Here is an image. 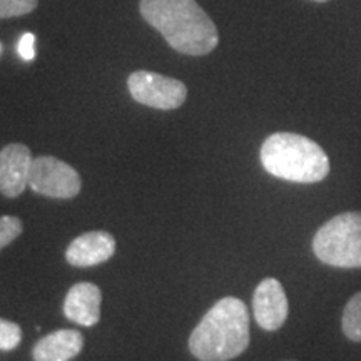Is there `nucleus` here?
Returning a JSON list of instances; mask_svg holds the SVG:
<instances>
[{
  "label": "nucleus",
  "mask_w": 361,
  "mask_h": 361,
  "mask_svg": "<svg viewBox=\"0 0 361 361\" xmlns=\"http://www.w3.org/2000/svg\"><path fill=\"white\" fill-rule=\"evenodd\" d=\"M139 8L174 51L206 56L218 47V29L196 0H141Z\"/></svg>",
  "instance_id": "1"
},
{
  "label": "nucleus",
  "mask_w": 361,
  "mask_h": 361,
  "mask_svg": "<svg viewBox=\"0 0 361 361\" xmlns=\"http://www.w3.org/2000/svg\"><path fill=\"white\" fill-rule=\"evenodd\" d=\"M250 346V313L241 300H219L194 328L189 350L200 361H229Z\"/></svg>",
  "instance_id": "2"
},
{
  "label": "nucleus",
  "mask_w": 361,
  "mask_h": 361,
  "mask_svg": "<svg viewBox=\"0 0 361 361\" xmlns=\"http://www.w3.org/2000/svg\"><path fill=\"white\" fill-rule=\"evenodd\" d=\"M259 156L271 176L291 183H319L329 174V159L323 147L300 134H271Z\"/></svg>",
  "instance_id": "3"
},
{
  "label": "nucleus",
  "mask_w": 361,
  "mask_h": 361,
  "mask_svg": "<svg viewBox=\"0 0 361 361\" xmlns=\"http://www.w3.org/2000/svg\"><path fill=\"white\" fill-rule=\"evenodd\" d=\"M322 263L335 268H361V213H343L326 221L313 238Z\"/></svg>",
  "instance_id": "4"
},
{
  "label": "nucleus",
  "mask_w": 361,
  "mask_h": 361,
  "mask_svg": "<svg viewBox=\"0 0 361 361\" xmlns=\"http://www.w3.org/2000/svg\"><path fill=\"white\" fill-rule=\"evenodd\" d=\"M128 87L135 102L161 111L178 109L186 102L188 89L180 80L149 71L129 75Z\"/></svg>",
  "instance_id": "5"
},
{
  "label": "nucleus",
  "mask_w": 361,
  "mask_h": 361,
  "mask_svg": "<svg viewBox=\"0 0 361 361\" xmlns=\"http://www.w3.org/2000/svg\"><path fill=\"white\" fill-rule=\"evenodd\" d=\"M29 186L42 196L71 200L80 191V178L78 171L71 168L67 162L52 156H40L32 162Z\"/></svg>",
  "instance_id": "6"
},
{
  "label": "nucleus",
  "mask_w": 361,
  "mask_h": 361,
  "mask_svg": "<svg viewBox=\"0 0 361 361\" xmlns=\"http://www.w3.org/2000/svg\"><path fill=\"white\" fill-rule=\"evenodd\" d=\"M288 298L281 283L266 278L258 284L252 296L255 319L266 331H276L288 318Z\"/></svg>",
  "instance_id": "7"
},
{
  "label": "nucleus",
  "mask_w": 361,
  "mask_h": 361,
  "mask_svg": "<svg viewBox=\"0 0 361 361\" xmlns=\"http://www.w3.org/2000/svg\"><path fill=\"white\" fill-rule=\"evenodd\" d=\"M32 154L24 144H8L0 151V192L17 197L29 186Z\"/></svg>",
  "instance_id": "8"
},
{
  "label": "nucleus",
  "mask_w": 361,
  "mask_h": 361,
  "mask_svg": "<svg viewBox=\"0 0 361 361\" xmlns=\"http://www.w3.org/2000/svg\"><path fill=\"white\" fill-rule=\"evenodd\" d=\"M116 252V239L106 231H90L75 238L66 251L67 263L78 268H89L106 263Z\"/></svg>",
  "instance_id": "9"
},
{
  "label": "nucleus",
  "mask_w": 361,
  "mask_h": 361,
  "mask_svg": "<svg viewBox=\"0 0 361 361\" xmlns=\"http://www.w3.org/2000/svg\"><path fill=\"white\" fill-rule=\"evenodd\" d=\"M101 290L92 283H78L71 288L64 301V314L71 322L94 326L101 319Z\"/></svg>",
  "instance_id": "10"
},
{
  "label": "nucleus",
  "mask_w": 361,
  "mask_h": 361,
  "mask_svg": "<svg viewBox=\"0 0 361 361\" xmlns=\"http://www.w3.org/2000/svg\"><path fill=\"white\" fill-rule=\"evenodd\" d=\"M84 338L75 329H59L44 336L34 346L35 361H71L80 353Z\"/></svg>",
  "instance_id": "11"
},
{
  "label": "nucleus",
  "mask_w": 361,
  "mask_h": 361,
  "mask_svg": "<svg viewBox=\"0 0 361 361\" xmlns=\"http://www.w3.org/2000/svg\"><path fill=\"white\" fill-rule=\"evenodd\" d=\"M341 328L348 340L361 343V291L351 296V300L343 310Z\"/></svg>",
  "instance_id": "12"
},
{
  "label": "nucleus",
  "mask_w": 361,
  "mask_h": 361,
  "mask_svg": "<svg viewBox=\"0 0 361 361\" xmlns=\"http://www.w3.org/2000/svg\"><path fill=\"white\" fill-rule=\"evenodd\" d=\"M39 6V0H0V19L27 16Z\"/></svg>",
  "instance_id": "13"
},
{
  "label": "nucleus",
  "mask_w": 361,
  "mask_h": 361,
  "mask_svg": "<svg viewBox=\"0 0 361 361\" xmlns=\"http://www.w3.org/2000/svg\"><path fill=\"white\" fill-rule=\"evenodd\" d=\"M22 340V329L17 323L0 318V350L11 351L19 346Z\"/></svg>",
  "instance_id": "14"
},
{
  "label": "nucleus",
  "mask_w": 361,
  "mask_h": 361,
  "mask_svg": "<svg viewBox=\"0 0 361 361\" xmlns=\"http://www.w3.org/2000/svg\"><path fill=\"white\" fill-rule=\"evenodd\" d=\"M22 233V221L16 216H0V250L11 245Z\"/></svg>",
  "instance_id": "15"
},
{
  "label": "nucleus",
  "mask_w": 361,
  "mask_h": 361,
  "mask_svg": "<svg viewBox=\"0 0 361 361\" xmlns=\"http://www.w3.org/2000/svg\"><path fill=\"white\" fill-rule=\"evenodd\" d=\"M19 54L24 61H32L35 57V35L27 32L19 40Z\"/></svg>",
  "instance_id": "16"
},
{
  "label": "nucleus",
  "mask_w": 361,
  "mask_h": 361,
  "mask_svg": "<svg viewBox=\"0 0 361 361\" xmlns=\"http://www.w3.org/2000/svg\"><path fill=\"white\" fill-rule=\"evenodd\" d=\"M314 2H326V0H314Z\"/></svg>",
  "instance_id": "17"
}]
</instances>
